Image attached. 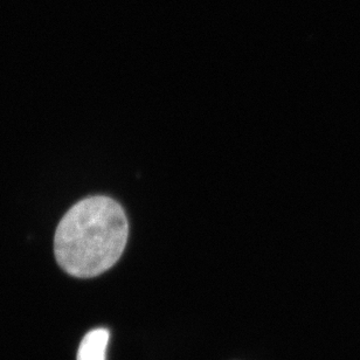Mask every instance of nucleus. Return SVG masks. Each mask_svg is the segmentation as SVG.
<instances>
[{
    "label": "nucleus",
    "mask_w": 360,
    "mask_h": 360,
    "mask_svg": "<svg viewBox=\"0 0 360 360\" xmlns=\"http://www.w3.org/2000/svg\"><path fill=\"white\" fill-rule=\"evenodd\" d=\"M128 236V219L117 201L104 195L86 198L67 212L56 229V261L72 276H98L120 260Z\"/></svg>",
    "instance_id": "obj_1"
},
{
    "label": "nucleus",
    "mask_w": 360,
    "mask_h": 360,
    "mask_svg": "<svg viewBox=\"0 0 360 360\" xmlns=\"http://www.w3.org/2000/svg\"><path fill=\"white\" fill-rule=\"evenodd\" d=\"M110 333L107 329H94L81 342L77 360H105Z\"/></svg>",
    "instance_id": "obj_2"
}]
</instances>
